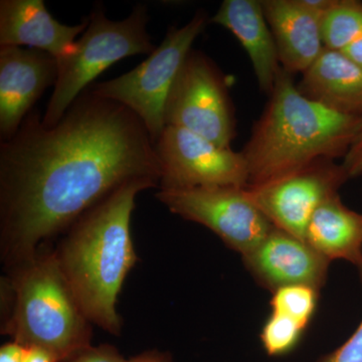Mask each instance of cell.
Returning <instances> with one entry per match:
<instances>
[{"mask_svg":"<svg viewBox=\"0 0 362 362\" xmlns=\"http://www.w3.org/2000/svg\"><path fill=\"white\" fill-rule=\"evenodd\" d=\"M321 33L324 47L344 51L362 37V2L334 0L322 14Z\"/></svg>","mask_w":362,"mask_h":362,"instance_id":"cell-18","label":"cell"},{"mask_svg":"<svg viewBox=\"0 0 362 362\" xmlns=\"http://www.w3.org/2000/svg\"><path fill=\"white\" fill-rule=\"evenodd\" d=\"M261 2L281 66L291 75L303 74L325 49L321 33L323 13L309 6L307 0Z\"/></svg>","mask_w":362,"mask_h":362,"instance_id":"cell-14","label":"cell"},{"mask_svg":"<svg viewBox=\"0 0 362 362\" xmlns=\"http://www.w3.org/2000/svg\"><path fill=\"white\" fill-rule=\"evenodd\" d=\"M349 180L342 164L322 159L284 177L247 188L252 201L276 228L305 240L316 209L338 194Z\"/></svg>","mask_w":362,"mask_h":362,"instance_id":"cell-10","label":"cell"},{"mask_svg":"<svg viewBox=\"0 0 362 362\" xmlns=\"http://www.w3.org/2000/svg\"><path fill=\"white\" fill-rule=\"evenodd\" d=\"M28 347L16 341L7 342L0 349V362H25Z\"/></svg>","mask_w":362,"mask_h":362,"instance_id":"cell-24","label":"cell"},{"mask_svg":"<svg viewBox=\"0 0 362 362\" xmlns=\"http://www.w3.org/2000/svg\"><path fill=\"white\" fill-rule=\"evenodd\" d=\"M343 168L346 170L349 178L362 175V117L361 126L356 141L350 147L346 156L343 158Z\"/></svg>","mask_w":362,"mask_h":362,"instance_id":"cell-23","label":"cell"},{"mask_svg":"<svg viewBox=\"0 0 362 362\" xmlns=\"http://www.w3.org/2000/svg\"><path fill=\"white\" fill-rule=\"evenodd\" d=\"M156 199L171 213L209 228L242 257L256 249L275 228L247 187L160 189Z\"/></svg>","mask_w":362,"mask_h":362,"instance_id":"cell-8","label":"cell"},{"mask_svg":"<svg viewBox=\"0 0 362 362\" xmlns=\"http://www.w3.org/2000/svg\"><path fill=\"white\" fill-rule=\"evenodd\" d=\"M281 66L261 118L242 153L249 185L258 187L322 159L343 157L356 141L361 117L344 115L305 97Z\"/></svg>","mask_w":362,"mask_h":362,"instance_id":"cell-3","label":"cell"},{"mask_svg":"<svg viewBox=\"0 0 362 362\" xmlns=\"http://www.w3.org/2000/svg\"><path fill=\"white\" fill-rule=\"evenodd\" d=\"M40 247L33 256L6 268L4 294L11 311L2 334L26 347H40L65 361L90 346L92 323L85 315L57 259Z\"/></svg>","mask_w":362,"mask_h":362,"instance_id":"cell-4","label":"cell"},{"mask_svg":"<svg viewBox=\"0 0 362 362\" xmlns=\"http://www.w3.org/2000/svg\"><path fill=\"white\" fill-rule=\"evenodd\" d=\"M116 347L110 344L85 347L62 362H126Z\"/></svg>","mask_w":362,"mask_h":362,"instance_id":"cell-22","label":"cell"},{"mask_svg":"<svg viewBox=\"0 0 362 362\" xmlns=\"http://www.w3.org/2000/svg\"><path fill=\"white\" fill-rule=\"evenodd\" d=\"M304 331L289 317L272 312L262 328L259 339L269 356H283L296 349Z\"/></svg>","mask_w":362,"mask_h":362,"instance_id":"cell-20","label":"cell"},{"mask_svg":"<svg viewBox=\"0 0 362 362\" xmlns=\"http://www.w3.org/2000/svg\"><path fill=\"white\" fill-rule=\"evenodd\" d=\"M297 88L330 110L362 117V68L344 52L325 47Z\"/></svg>","mask_w":362,"mask_h":362,"instance_id":"cell-16","label":"cell"},{"mask_svg":"<svg viewBox=\"0 0 362 362\" xmlns=\"http://www.w3.org/2000/svg\"><path fill=\"white\" fill-rule=\"evenodd\" d=\"M89 18L77 25H66L52 18L42 0L0 1V45L28 47L66 58L76 49L78 35Z\"/></svg>","mask_w":362,"mask_h":362,"instance_id":"cell-13","label":"cell"},{"mask_svg":"<svg viewBox=\"0 0 362 362\" xmlns=\"http://www.w3.org/2000/svg\"><path fill=\"white\" fill-rule=\"evenodd\" d=\"M161 164L146 126L124 105L90 87L54 126L39 112L0 143V256L6 268L125 183H160Z\"/></svg>","mask_w":362,"mask_h":362,"instance_id":"cell-1","label":"cell"},{"mask_svg":"<svg viewBox=\"0 0 362 362\" xmlns=\"http://www.w3.org/2000/svg\"><path fill=\"white\" fill-rule=\"evenodd\" d=\"M342 52H344L349 59L356 62L357 65L361 66L362 68V37L354 42V44L350 45Z\"/></svg>","mask_w":362,"mask_h":362,"instance_id":"cell-27","label":"cell"},{"mask_svg":"<svg viewBox=\"0 0 362 362\" xmlns=\"http://www.w3.org/2000/svg\"><path fill=\"white\" fill-rule=\"evenodd\" d=\"M166 126L202 136L223 148L235 137V116L221 71L202 52L192 49L169 92L164 110Z\"/></svg>","mask_w":362,"mask_h":362,"instance_id":"cell-7","label":"cell"},{"mask_svg":"<svg viewBox=\"0 0 362 362\" xmlns=\"http://www.w3.org/2000/svg\"><path fill=\"white\" fill-rule=\"evenodd\" d=\"M357 268L362 283V264ZM316 362H362V321L341 346L320 357Z\"/></svg>","mask_w":362,"mask_h":362,"instance_id":"cell-21","label":"cell"},{"mask_svg":"<svg viewBox=\"0 0 362 362\" xmlns=\"http://www.w3.org/2000/svg\"><path fill=\"white\" fill-rule=\"evenodd\" d=\"M25 362H59L52 354L40 347H28Z\"/></svg>","mask_w":362,"mask_h":362,"instance_id":"cell-26","label":"cell"},{"mask_svg":"<svg viewBox=\"0 0 362 362\" xmlns=\"http://www.w3.org/2000/svg\"><path fill=\"white\" fill-rule=\"evenodd\" d=\"M242 258L255 281L272 293L290 286H306L320 292L331 263L306 240L276 226Z\"/></svg>","mask_w":362,"mask_h":362,"instance_id":"cell-12","label":"cell"},{"mask_svg":"<svg viewBox=\"0 0 362 362\" xmlns=\"http://www.w3.org/2000/svg\"><path fill=\"white\" fill-rule=\"evenodd\" d=\"M211 23L225 26L239 40L251 59L259 87L271 94L281 70L277 47L262 2L226 0Z\"/></svg>","mask_w":362,"mask_h":362,"instance_id":"cell-15","label":"cell"},{"mask_svg":"<svg viewBox=\"0 0 362 362\" xmlns=\"http://www.w3.org/2000/svg\"><path fill=\"white\" fill-rule=\"evenodd\" d=\"M126 362H173V356L169 352L159 350H148L134 357H131Z\"/></svg>","mask_w":362,"mask_h":362,"instance_id":"cell-25","label":"cell"},{"mask_svg":"<svg viewBox=\"0 0 362 362\" xmlns=\"http://www.w3.org/2000/svg\"><path fill=\"white\" fill-rule=\"evenodd\" d=\"M158 185L150 180L125 183L82 214L54 249L90 322L116 337L121 332L117 301L137 259L130 232L136 197Z\"/></svg>","mask_w":362,"mask_h":362,"instance_id":"cell-2","label":"cell"},{"mask_svg":"<svg viewBox=\"0 0 362 362\" xmlns=\"http://www.w3.org/2000/svg\"><path fill=\"white\" fill-rule=\"evenodd\" d=\"M58 59L40 49L0 45V138H13L47 88L56 84Z\"/></svg>","mask_w":362,"mask_h":362,"instance_id":"cell-11","label":"cell"},{"mask_svg":"<svg viewBox=\"0 0 362 362\" xmlns=\"http://www.w3.org/2000/svg\"><path fill=\"white\" fill-rule=\"evenodd\" d=\"M156 150L161 164L160 189L249 185L242 152L223 148L183 128L166 126Z\"/></svg>","mask_w":362,"mask_h":362,"instance_id":"cell-9","label":"cell"},{"mask_svg":"<svg viewBox=\"0 0 362 362\" xmlns=\"http://www.w3.org/2000/svg\"><path fill=\"white\" fill-rule=\"evenodd\" d=\"M305 240L324 258L362 264V214L343 204L339 194L324 202L312 216Z\"/></svg>","mask_w":362,"mask_h":362,"instance_id":"cell-17","label":"cell"},{"mask_svg":"<svg viewBox=\"0 0 362 362\" xmlns=\"http://www.w3.org/2000/svg\"><path fill=\"white\" fill-rule=\"evenodd\" d=\"M272 294V312L289 317L306 329L315 313L319 292L306 286H290Z\"/></svg>","mask_w":362,"mask_h":362,"instance_id":"cell-19","label":"cell"},{"mask_svg":"<svg viewBox=\"0 0 362 362\" xmlns=\"http://www.w3.org/2000/svg\"><path fill=\"white\" fill-rule=\"evenodd\" d=\"M206 23V13H197L182 28H169L161 44L142 64L90 89L98 96L113 100L134 112L156 143L165 128L164 110L169 92Z\"/></svg>","mask_w":362,"mask_h":362,"instance_id":"cell-6","label":"cell"},{"mask_svg":"<svg viewBox=\"0 0 362 362\" xmlns=\"http://www.w3.org/2000/svg\"><path fill=\"white\" fill-rule=\"evenodd\" d=\"M147 23V7L141 4L122 21L109 20L102 7L94 9L89 25L76 42L75 52L58 59V78L42 123L49 127L56 125L90 83L116 62L156 51Z\"/></svg>","mask_w":362,"mask_h":362,"instance_id":"cell-5","label":"cell"}]
</instances>
